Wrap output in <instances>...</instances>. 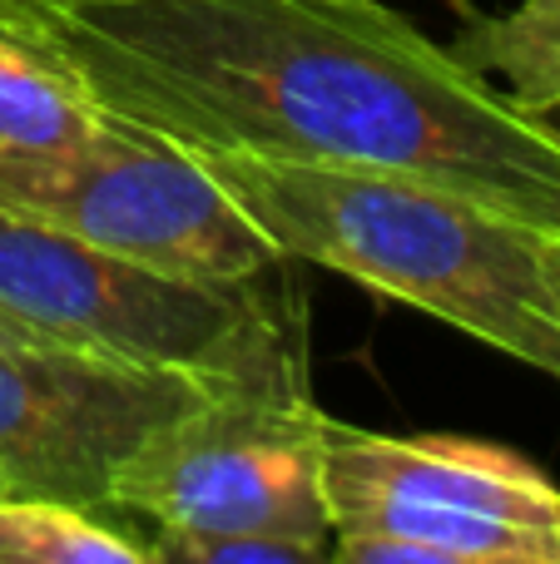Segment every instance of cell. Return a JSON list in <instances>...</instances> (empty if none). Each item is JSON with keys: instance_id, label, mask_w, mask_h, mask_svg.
I'll return each instance as SVG.
<instances>
[{"instance_id": "obj_1", "label": "cell", "mask_w": 560, "mask_h": 564, "mask_svg": "<svg viewBox=\"0 0 560 564\" xmlns=\"http://www.w3.org/2000/svg\"><path fill=\"white\" fill-rule=\"evenodd\" d=\"M0 30L184 149L417 174L560 238V129L383 0H0Z\"/></svg>"}, {"instance_id": "obj_2", "label": "cell", "mask_w": 560, "mask_h": 564, "mask_svg": "<svg viewBox=\"0 0 560 564\" xmlns=\"http://www.w3.org/2000/svg\"><path fill=\"white\" fill-rule=\"evenodd\" d=\"M273 253L442 317L560 381L551 234L462 188L392 169L194 149Z\"/></svg>"}, {"instance_id": "obj_3", "label": "cell", "mask_w": 560, "mask_h": 564, "mask_svg": "<svg viewBox=\"0 0 560 564\" xmlns=\"http://www.w3.org/2000/svg\"><path fill=\"white\" fill-rule=\"evenodd\" d=\"M198 377L204 391L125 460L109 510L154 530L149 560L198 535H278L327 560V411L308 391L303 312H283L263 292L198 361Z\"/></svg>"}, {"instance_id": "obj_4", "label": "cell", "mask_w": 560, "mask_h": 564, "mask_svg": "<svg viewBox=\"0 0 560 564\" xmlns=\"http://www.w3.org/2000/svg\"><path fill=\"white\" fill-rule=\"evenodd\" d=\"M327 555L347 564H560V490L466 436H383L327 416Z\"/></svg>"}, {"instance_id": "obj_5", "label": "cell", "mask_w": 560, "mask_h": 564, "mask_svg": "<svg viewBox=\"0 0 560 564\" xmlns=\"http://www.w3.org/2000/svg\"><path fill=\"white\" fill-rule=\"evenodd\" d=\"M0 204L189 282H254L283 258L194 149L119 115L60 149H0Z\"/></svg>"}, {"instance_id": "obj_6", "label": "cell", "mask_w": 560, "mask_h": 564, "mask_svg": "<svg viewBox=\"0 0 560 564\" xmlns=\"http://www.w3.org/2000/svg\"><path fill=\"white\" fill-rule=\"evenodd\" d=\"M204 391L198 367L0 341V500L109 510L125 460Z\"/></svg>"}, {"instance_id": "obj_7", "label": "cell", "mask_w": 560, "mask_h": 564, "mask_svg": "<svg viewBox=\"0 0 560 564\" xmlns=\"http://www.w3.org/2000/svg\"><path fill=\"white\" fill-rule=\"evenodd\" d=\"M254 282L154 273L0 204V312L55 347L198 367L258 307Z\"/></svg>"}, {"instance_id": "obj_8", "label": "cell", "mask_w": 560, "mask_h": 564, "mask_svg": "<svg viewBox=\"0 0 560 564\" xmlns=\"http://www.w3.org/2000/svg\"><path fill=\"white\" fill-rule=\"evenodd\" d=\"M446 50L526 115L560 109V0H516L502 15L466 10Z\"/></svg>"}, {"instance_id": "obj_9", "label": "cell", "mask_w": 560, "mask_h": 564, "mask_svg": "<svg viewBox=\"0 0 560 564\" xmlns=\"http://www.w3.org/2000/svg\"><path fill=\"white\" fill-rule=\"evenodd\" d=\"M99 124L105 109L60 59L0 30V149H60Z\"/></svg>"}, {"instance_id": "obj_10", "label": "cell", "mask_w": 560, "mask_h": 564, "mask_svg": "<svg viewBox=\"0 0 560 564\" xmlns=\"http://www.w3.org/2000/svg\"><path fill=\"white\" fill-rule=\"evenodd\" d=\"M0 564H154L149 545L105 510L65 500H0Z\"/></svg>"}, {"instance_id": "obj_11", "label": "cell", "mask_w": 560, "mask_h": 564, "mask_svg": "<svg viewBox=\"0 0 560 564\" xmlns=\"http://www.w3.org/2000/svg\"><path fill=\"white\" fill-rule=\"evenodd\" d=\"M154 560H184V564H317L313 550L298 540L278 535H198V540H174Z\"/></svg>"}, {"instance_id": "obj_12", "label": "cell", "mask_w": 560, "mask_h": 564, "mask_svg": "<svg viewBox=\"0 0 560 564\" xmlns=\"http://www.w3.org/2000/svg\"><path fill=\"white\" fill-rule=\"evenodd\" d=\"M0 341H40V337H35V332L20 327L15 317H6V312H0Z\"/></svg>"}, {"instance_id": "obj_13", "label": "cell", "mask_w": 560, "mask_h": 564, "mask_svg": "<svg viewBox=\"0 0 560 564\" xmlns=\"http://www.w3.org/2000/svg\"><path fill=\"white\" fill-rule=\"evenodd\" d=\"M551 278H556V292H560V238L551 234Z\"/></svg>"}, {"instance_id": "obj_14", "label": "cell", "mask_w": 560, "mask_h": 564, "mask_svg": "<svg viewBox=\"0 0 560 564\" xmlns=\"http://www.w3.org/2000/svg\"><path fill=\"white\" fill-rule=\"evenodd\" d=\"M546 119H551V124H556V129H560V109H556V115H546Z\"/></svg>"}]
</instances>
